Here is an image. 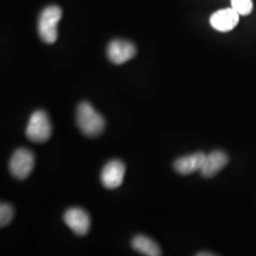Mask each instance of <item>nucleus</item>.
<instances>
[{"label": "nucleus", "instance_id": "423d86ee", "mask_svg": "<svg viewBox=\"0 0 256 256\" xmlns=\"http://www.w3.org/2000/svg\"><path fill=\"white\" fill-rule=\"evenodd\" d=\"M124 164L119 160H113L104 166L101 173V182L106 189H116L124 182Z\"/></svg>", "mask_w": 256, "mask_h": 256}, {"label": "nucleus", "instance_id": "39448f33", "mask_svg": "<svg viewBox=\"0 0 256 256\" xmlns=\"http://www.w3.org/2000/svg\"><path fill=\"white\" fill-rule=\"evenodd\" d=\"M64 221L66 226L78 236H84L88 232L92 222L88 212L78 207L66 210Z\"/></svg>", "mask_w": 256, "mask_h": 256}, {"label": "nucleus", "instance_id": "7ed1b4c3", "mask_svg": "<svg viewBox=\"0 0 256 256\" xmlns=\"http://www.w3.org/2000/svg\"><path fill=\"white\" fill-rule=\"evenodd\" d=\"M62 18V10L57 6H50L44 10L38 22V32L41 40L46 44H54L57 40V26Z\"/></svg>", "mask_w": 256, "mask_h": 256}, {"label": "nucleus", "instance_id": "9b49d317", "mask_svg": "<svg viewBox=\"0 0 256 256\" xmlns=\"http://www.w3.org/2000/svg\"><path fill=\"white\" fill-rule=\"evenodd\" d=\"M132 248L140 254L147 256H160L162 254L160 248L153 239L146 236L138 234L132 239Z\"/></svg>", "mask_w": 256, "mask_h": 256}, {"label": "nucleus", "instance_id": "4468645a", "mask_svg": "<svg viewBox=\"0 0 256 256\" xmlns=\"http://www.w3.org/2000/svg\"><path fill=\"white\" fill-rule=\"evenodd\" d=\"M198 256H214L212 254H204V252H200V254H198Z\"/></svg>", "mask_w": 256, "mask_h": 256}, {"label": "nucleus", "instance_id": "20e7f679", "mask_svg": "<svg viewBox=\"0 0 256 256\" xmlns=\"http://www.w3.org/2000/svg\"><path fill=\"white\" fill-rule=\"evenodd\" d=\"M34 165V153L26 148H18L10 160V172L18 180H25L32 172Z\"/></svg>", "mask_w": 256, "mask_h": 256}, {"label": "nucleus", "instance_id": "f03ea898", "mask_svg": "<svg viewBox=\"0 0 256 256\" xmlns=\"http://www.w3.org/2000/svg\"><path fill=\"white\" fill-rule=\"evenodd\" d=\"M52 122L44 110L34 111L28 122L26 136L32 142H45L52 136Z\"/></svg>", "mask_w": 256, "mask_h": 256}, {"label": "nucleus", "instance_id": "f257e3e1", "mask_svg": "<svg viewBox=\"0 0 256 256\" xmlns=\"http://www.w3.org/2000/svg\"><path fill=\"white\" fill-rule=\"evenodd\" d=\"M76 122L79 129L86 137L101 135L104 130L106 120L88 102H81L76 111Z\"/></svg>", "mask_w": 256, "mask_h": 256}, {"label": "nucleus", "instance_id": "ddd939ff", "mask_svg": "<svg viewBox=\"0 0 256 256\" xmlns=\"http://www.w3.org/2000/svg\"><path fill=\"white\" fill-rule=\"evenodd\" d=\"M14 207L9 203L2 202L0 205V226L3 228L10 224L14 218Z\"/></svg>", "mask_w": 256, "mask_h": 256}, {"label": "nucleus", "instance_id": "6e6552de", "mask_svg": "<svg viewBox=\"0 0 256 256\" xmlns=\"http://www.w3.org/2000/svg\"><path fill=\"white\" fill-rule=\"evenodd\" d=\"M240 14L232 8L220 10L212 14L210 23L214 30L227 32L238 26Z\"/></svg>", "mask_w": 256, "mask_h": 256}, {"label": "nucleus", "instance_id": "1a4fd4ad", "mask_svg": "<svg viewBox=\"0 0 256 256\" xmlns=\"http://www.w3.org/2000/svg\"><path fill=\"white\" fill-rule=\"evenodd\" d=\"M229 162V156L221 150H214L206 155L203 162L200 174L206 178H210L218 174L222 169L226 167Z\"/></svg>", "mask_w": 256, "mask_h": 256}, {"label": "nucleus", "instance_id": "9d476101", "mask_svg": "<svg viewBox=\"0 0 256 256\" xmlns=\"http://www.w3.org/2000/svg\"><path fill=\"white\" fill-rule=\"evenodd\" d=\"M205 156L206 154L203 152H196L191 155L182 156L174 162V171L183 176L200 171Z\"/></svg>", "mask_w": 256, "mask_h": 256}, {"label": "nucleus", "instance_id": "f8f14e48", "mask_svg": "<svg viewBox=\"0 0 256 256\" xmlns=\"http://www.w3.org/2000/svg\"><path fill=\"white\" fill-rule=\"evenodd\" d=\"M232 8L240 16H248L254 9L252 0H230Z\"/></svg>", "mask_w": 256, "mask_h": 256}, {"label": "nucleus", "instance_id": "0eeeda50", "mask_svg": "<svg viewBox=\"0 0 256 256\" xmlns=\"http://www.w3.org/2000/svg\"><path fill=\"white\" fill-rule=\"evenodd\" d=\"M136 46L124 40H113L108 48V59L116 64L126 63L136 55Z\"/></svg>", "mask_w": 256, "mask_h": 256}]
</instances>
